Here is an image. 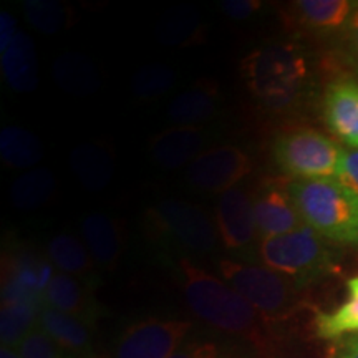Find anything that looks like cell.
Segmentation results:
<instances>
[{
	"label": "cell",
	"instance_id": "obj_21",
	"mask_svg": "<svg viewBox=\"0 0 358 358\" xmlns=\"http://www.w3.org/2000/svg\"><path fill=\"white\" fill-rule=\"evenodd\" d=\"M315 334L322 340H342L358 335V274L347 280V299L335 310L315 315Z\"/></svg>",
	"mask_w": 358,
	"mask_h": 358
},
{
	"label": "cell",
	"instance_id": "obj_34",
	"mask_svg": "<svg viewBox=\"0 0 358 358\" xmlns=\"http://www.w3.org/2000/svg\"><path fill=\"white\" fill-rule=\"evenodd\" d=\"M17 34L15 19L8 12L0 13V52L6 50Z\"/></svg>",
	"mask_w": 358,
	"mask_h": 358
},
{
	"label": "cell",
	"instance_id": "obj_26",
	"mask_svg": "<svg viewBox=\"0 0 358 358\" xmlns=\"http://www.w3.org/2000/svg\"><path fill=\"white\" fill-rule=\"evenodd\" d=\"M48 262L62 274L77 277L92 272L93 261L92 254L71 234H58L48 243Z\"/></svg>",
	"mask_w": 358,
	"mask_h": 358
},
{
	"label": "cell",
	"instance_id": "obj_31",
	"mask_svg": "<svg viewBox=\"0 0 358 358\" xmlns=\"http://www.w3.org/2000/svg\"><path fill=\"white\" fill-rule=\"evenodd\" d=\"M171 358H232V355L213 340H186Z\"/></svg>",
	"mask_w": 358,
	"mask_h": 358
},
{
	"label": "cell",
	"instance_id": "obj_3",
	"mask_svg": "<svg viewBox=\"0 0 358 358\" xmlns=\"http://www.w3.org/2000/svg\"><path fill=\"white\" fill-rule=\"evenodd\" d=\"M303 222L329 243L358 248V192L337 178L290 181Z\"/></svg>",
	"mask_w": 358,
	"mask_h": 358
},
{
	"label": "cell",
	"instance_id": "obj_16",
	"mask_svg": "<svg viewBox=\"0 0 358 358\" xmlns=\"http://www.w3.org/2000/svg\"><path fill=\"white\" fill-rule=\"evenodd\" d=\"M219 88L209 80L179 93L168 106V118L176 127H196L211 120L217 111Z\"/></svg>",
	"mask_w": 358,
	"mask_h": 358
},
{
	"label": "cell",
	"instance_id": "obj_24",
	"mask_svg": "<svg viewBox=\"0 0 358 358\" xmlns=\"http://www.w3.org/2000/svg\"><path fill=\"white\" fill-rule=\"evenodd\" d=\"M43 155L42 141L30 129L6 127L0 131V158L8 168H34L43 159Z\"/></svg>",
	"mask_w": 358,
	"mask_h": 358
},
{
	"label": "cell",
	"instance_id": "obj_11",
	"mask_svg": "<svg viewBox=\"0 0 358 358\" xmlns=\"http://www.w3.org/2000/svg\"><path fill=\"white\" fill-rule=\"evenodd\" d=\"M257 236L262 239L275 237L307 226L290 196L289 185L266 181L254 198Z\"/></svg>",
	"mask_w": 358,
	"mask_h": 358
},
{
	"label": "cell",
	"instance_id": "obj_19",
	"mask_svg": "<svg viewBox=\"0 0 358 358\" xmlns=\"http://www.w3.org/2000/svg\"><path fill=\"white\" fill-rule=\"evenodd\" d=\"M82 234L93 261L113 267L123 252V237L116 222L105 213H92L82 221Z\"/></svg>",
	"mask_w": 358,
	"mask_h": 358
},
{
	"label": "cell",
	"instance_id": "obj_4",
	"mask_svg": "<svg viewBox=\"0 0 358 358\" xmlns=\"http://www.w3.org/2000/svg\"><path fill=\"white\" fill-rule=\"evenodd\" d=\"M259 257L262 266L289 277L301 289L335 271V254L329 241L308 226L262 239Z\"/></svg>",
	"mask_w": 358,
	"mask_h": 358
},
{
	"label": "cell",
	"instance_id": "obj_22",
	"mask_svg": "<svg viewBox=\"0 0 358 358\" xmlns=\"http://www.w3.org/2000/svg\"><path fill=\"white\" fill-rule=\"evenodd\" d=\"M156 38L166 47H189L204 38V24L191 7H176L166 12L156 25Z\"/></svg>",
	"mask_w": 358,
	"mask_h": 358
},
{
	"label": "cell",
	"instance_id": "obj_37",
	"mask_svg": "<svg viewBox=\"0 0 358 358\" xmlns=\"http://www.w3.org/2000/svg\"><path fill=\"white\" fill-rule=\"evenodd\" d=\"M0 358H22V355L19 348L2 345V348H0Z\"/></svg>",
	"mask_w": 358,
	"mask_h": 358
},
{
	"label": "cell",
	"instance_id": "obj_6",
	"mask_svg": "<svg viewBox=\"0 0 358 358\" xmlns=\"http://www.w3.org/2000/svg\"><path fill=\"white\" fill-rule=\"evenodd\" d=\"M345 148L310 128L279 134L272 143L275 166L292 181L337 178Z\"/></svg>",
	"mask_w": 358,
	"mask_h": 358
},
{
	"label": "cell",
	"instance_id": "obj_29",
	"mask_svg": "<svg viewBox=\"0 0 358 358\" xmlns=\"http://www.w3.org/2000/svg\"><path fill=\"white\" fill-rule=\"evenodd\" d=\"M24 13L29 24L43 35H55L70 24V10L53 0H27Z\"/></svg>",
	"mask_w": 358,
	"mask_h": 358
},
{
	"label": "cell",
	"instance_id": "obj_13",
	"mask_svg": "<svg viewBox=\"0 0 358 358\" xmlns=\"http://www.w3.org/2000/svg\"><path fill=\"white\" fill-rule=\"evenodd\" d=\"M208 133L199 127H171L163 129L151 140L150 155L159 168L179 169L204 153Z\"/></svg>",
	"mask_w": 358,
	"mask_h": 358
},
{
	"label": "cell",
	"instance_id": "obj_10",
	"mask_svg": "<svg viewBox=\"0 0 358 358\" xmlns=\"http://www.w3.org/2000/svg\"><path fill=\"white\" fill-rule=\"evenodd\" d=\"M216 229L226 250H245L257 236L254 198L244 187L222 192L216 206Z\"/></svg>",
	"mask_w": 358,
	"mask_h": 358
},
{
	"label": "cell",
	"instance_id": "obj_36",
	"mask_svg": "<svg viewBox=\"0 0 358 358\" xmlns=\"http://www.w3.org/2000/svg\"><path fill=\"white\" fill-rule=\"evenodd\" d=\"M347 32H348V37H350V43H352L353 53H355V57H357V60H358V6L355 8V12L352 13L350 20H348Z\"/></svg>",
	"mask_w": 358,
	"mask_h": 358
},
{
	"label": "cell",
	"instance_id": "obj_14",
	"mask_svg": "<svg viewBox=\"0 0 358 358\" xmlns=\"http://www.w3.org/2000/svg\"><path fill=\"white\" fill-rule=\"evenodd\" d=\"M2 53V73L13 92L29 93L38 85V62L32 38L19 32Z\"/></svg>",
	"mask_w": 358,
	"mask_h": 358
},
{
	"label": "cell",
	"instance_id": "obj_5",
	"mask_svg": "<svg viewBox=\"0 0 358 358\" xmlns=\"http://www.w3.org/2000/svg\"><path fill=\"white\" fill-rule=\"evenodd\" d=\"M217 268L222 280L256 308L266 324L289 319L301 308V287L272 268L231 259L219 261Z\"/></svg>",
	"mask_w": 358,
	"mask_h": 358
},
{
	"label": "cell",
	"instance_id": "obj_9",
	"mask_svg": "<svg viewBox=\"0 0 358 358\" xmlns=\"http://www.w3.org/2000/svg\"><path fill=\"white\" fill-rule=\"evenodd\" d=\"M252 171V161L241 148L226 145L206 150L186 168V181L203 192H226Z\"/></svg>",
	"mask_w": 358,
	"mask_h": 358
},
{
	"label": "cell",
	"instance_id": "obj_30",
	"mask_svg": "<svg viewBox=\"0 0 358 358\" xmlns=\"http://www.w3.org/2000/svg\"><path fill=\"white\" fill-rule=\"evenodd\" d=\"M19 352L22 358H75L62 350L38 327L24 338V342L19 347Z\"/></svg>",
	"mask_w": 358,
	"mask_h": 358
},
{
	"label": "cell",
	"instance_id": "obj_15",
	"mask_svg": "<svg viewBox=\"0 0 358 358\" xmlns=\"http://www.w3.org/2000/svg\"><path fill=\"white\" fill-rule=\"evenodd\" d=\"M70 168L85 189H105L115 176L113 153L100 143H83L70 153Z\"/></svg>",
	"mask_w": 358,
	"mask_h": 358
},
{
	"label": "cell",
	"instance_id": "obj_28",
	"mask_svg": "<svg viewBox=\"0 0 358 358\" xmlns=\"http://www.w3.org/2000/svg\"><path fill=\"white\" fill-rule=\"evenodd\" d=\"M176 83V71L166 64H148L134 71L133 93L141 100H155L166 95Z\"/></svg>",
	"mask_w": 358,
	"mask_h": 358
},
{
	"label": "cell",
	"instance_id": "obj_12",
	"mask_svg": "<svg viewBox=\"0 0 358 358\" xmlns=\"http://www.w3.org/2000/svg\"><path fill=\"white\" fill-rule=\"evenodd\" d=\"M324 120L337 140L358 150V82L335 80L327 87Z\"/></svg>",
	"mask_w": 358,
	"mask_h": 358
},
{
	"label": "cell",
	"instance_id": "obj_8",
	"mask_svg": "<svg viewBox=\"0 0 358 358\" xmlns=\"http://www.w3.org/2000/svg\"><path fill=\"white\" fill-rule=\"evenodd\" d=\"M192 329L186 320L148 319L123 330L111 358H171Z\"/></svg>",
	"mask_w": 358,
	"mask_h": 358
},
{
	"label": "cell",
	"instance_id": "obj_17",
	"mask_svg": "<svg viewBox=\"0 0 358 358\" xmlns=\"http://www.w3.org/2000/svg\"><path fill=\"white\" fill-rule=\"evenodd\" d=\"M37 327L69 355H88L92 347V332L87 322L45 306L38 315Z\"/></svg>",
	"mask_w": 358,
	"mask_h": 358
},
{
	"label": "cell",
	"instance_id": "obj_27",
	"mask_svg": "<svg viewBox=\"0 0 358 358\" xmlns=\"http://www.w3.org/2000/svg\"><path fill=\"white\" fill-rule=\"evenodd\" d=\"M43 307L24 302L2 301L0 308V340L2 345L19 348L24 338L37 329L38 315Z\"/></svg>",
	"mask_w": 358,
	"mask_h": 358
},
{
	"label": "cell",
	"instance_id": "obj_33",
	"mask_svg": "<svg viewBox=\"0 0 358 358\" xmlns=\"http://www.w3.org/2000/svg\"><path fill=\"white\" fill-rule=\"evenodd\" d=\"M337 179L358 192V150H350V148L347 150L345 148Z\"/></svg>",
	"mask_w": 358,
	"mask_h": 358
},
{
	"label": "cell",
	"instance_id": "obj_7",
	"mask_svg": "<svg viewBox=\"0 0 358 358\" xmlns=\"http://www.w3.org/2000/svg\"><path fill=\"white\" fill-rule=\"evenodd\" d=\"M156 231L192 252H211L217 244V229L203 209L182 199H163L151 209Z\"/></svg>",
	"mask_w": 358,
	"mask_h": 358
},
{
	"label": "cell",
	"instance_id": "obj_1",
	"mask_svg": "<svg viewBox=\"0 0 358 358\" xmlns=\"http://www.w3.org/2000/svg\"><path fill=\"white\" fill-rule=\"evenodd\" d=\"M181 289L198 319L219 332L248 340L257 350L267 347L264 319L226 280L217 279L187 259L179 261Z\"/></svg>",
	"mask_w": 358,
	"mask_h": 358
},
{
	"label": "cell",
	"instance_id": "obj_32",
	"mask_svg": "<svg viewBox=\"0 0 358 358\" xmlns=\"http://www.w3.org/2000/svg\"><path fill=\"white\" fill-rule=\"evenodd\" d=\"M219 6L229 19L245 20L261 10L262 2L261 0H222Z\"/></svg>",
	"mask_w": 358,
	"mask_h": 358
},
{
	"label": "cell",
	"instance_id": "obj_20",
	"mask_svg": "<svg viewBox=\"0 0 358 358\" xmlns=\"http://www.w3.org/2000/svg\"><path fill=\"white\" fill-rule=\"evenodd\" d=\"M53 78L64 92L88 96L98 92L101 80L95 65L80 53H65L53 64Z\"/></svg>",
	"mask_w": 358,
	"mask_h": 358
},
{
	"label": "cell",
	"instance_id": "obj_18",
	"mask_svg": "<svg viewBox=\"0 0 358 358\" xmlns=\"http://www.w3.org/2000/svg\"><path fill=\"white\" fill-rule=\"evenodd\" d=\"M45 306L58 312L87 322L88 325L98 317V307L85 285L75 277L57 272L45 292Z\"/></svg>",
	"mask_w": 358,
	"mask_h": 358
},
{
	"label": "cell",
	"instance_id": "obj_2",
	"mask_svg": "<svg viewBox=\"0 0 358 358\" xmlns=\"http://www.w3.org/2000/svg\"><path fill=\"white\" fill-rule=\"evenodd\" d=\"M241 71L245 87L261 105L271 111H285L302 98L308 64L299 45L275 42L250 52Z\"/></svg>",
	"mask_w": 358,
	"mask_h": 358
},
{
	"label": "cell",
	"instance_id": "obj_23",
	"mask_svg": "<svg viewBox=\"0 0 358 358\" xmlns=\"http://www.w3.org/2000/svg\"><path fill=\"white\" fill-rule=\"evenodd\" d=\"M57 191V178L48 168L30 169L10 185L8 198L15 209L32 211L42 208Z\"/></svg>",
	"mask_w": 358,
	"mask_h": 358
},
{
	"label": "cell",
	"instance_id": "obj_35",
	"mask_svg": "<svg viewBox=\"0 0 358 358\" xmlns=\"http://www.w3.org/2000/svg\"><path fill=\"white\" fill-rule=\"evenodd\" d=\"M338 358H358V335L342 338L338 348Z\"/></svg>",
	"mask_w": 358,
	"mask_h": 358
},
{
	"label": "cell",
	"instance_id": "obj_25",
	"mask_svg": "<svg viewBox=\"0 0 358 358\" xmlns=\"http://www.w3.org/2000/svg\"><path fill=\"white\" fill-rule=\"evenodd\" d=\"M299 20L317 30H338L348 25L358 2L350 0H299L294 3Z\"/></svg>",
	"mask_w": 358,
	"mask_h": 358
}]
</instances>
